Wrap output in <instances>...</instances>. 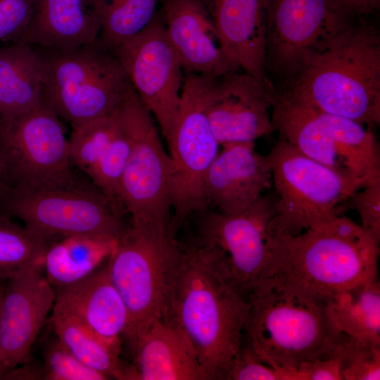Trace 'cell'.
Wrapping results in <instances>:
<instances>
[{
	"label": "cell",
	"mask_w": 380,
	"mask_h": 380,
	"mask_svg": "<svg viewBox=\"0 0 380 380\" xmlns=\"http://www.w3.org/2000/svg\"><path fill=\"white\" fill-rule=\"evenodd\" d=\"M248 303L220 274L205 251L182 247L165 317L192 343L210 380H226L239 349Z\"/></svg>",
	"instance_id": "6da1fadb"
},
{
	"label": "cell",
	"mask_w": 380,
	"mask_h": 380,
	"mask_svg": "<svg viewBox=\"0 0 380 380\" xmlns=\"http://www.w3.org/2000/svg\"><path fill=\"white\" fill-rule=\"evenodd\" d=\"M327 298L268 277L247 299L243 336L263 362L297 372L303 362L329 356L342 338L330 318Z\"/></svg>",
	"instance_id": "7a4b0ae2"
},
{
	"label": "cell",
	"mask_w": 380,
	"mask_h": 380,
	"mask_svg": "<svg viewBox=\"0 0 380 380\" xmlns=\"http://www.w3.org/2000/svg\"><path fill=\"white\" fill-rule=\"evenodd\" d=\"M357 16L308 64L288 96L369 127L380 124V33Z\"/></svg>",
	"instance_id": "3957f363"
},
{
	"label": "cell",
	"mask_w": 380,
	"mask_h": 380,
	"mask_svg": "<svg viewBox=\"0 0 380 380\" xmlns=\"http://www.w3.org/2000/svg\"><path fill=\"white\" fill-rule=\"evenodd\" d=\"M379 242L362 225L336 215L296 236H277L270 276L329 297L378 279Z\"/></svg>",
	"instance_id": "277c9868"
},
{
	"label": "cell",
	"mask_w": 380,
	"mask_h": 380,
	"mask_svg": "<svg viewBox=\"0 0 380 380\" xmlns=\"http://www.w3.org/2000/svg\"><path fill=\"white\" fill-rule=\"evenodd\" d=\"M271 119L279 138L302 154L364 186L380 178V155L372 127L277 96Z\"/></svg>",
	"instance_id": "5b68a950"
},
{
	"label": "cell",
	"mask_w": 380,
	"mask_h": 380,
	"mask_svg": "<svg viewBox=\"0 0 380 380\" xmlns=\"http://www.w3.org/2000/svg\"><path fill=\"white\" fill-rule=\"evenodd\" d=\"M181 253L175 236L131 224L108 260L110 277L127 310L124 338L132 353L148 327L165 317Z\"/></svg>",
	"instance_id": "8992f818"
},
{
	"label": "cell",
	"mask_w": 380,
	"mask_h": 380,
	"mask_svg": "<svg viewBox=\"0 0 380 380\" xmlns=\"http://www.w3.org/2000/svg\"><path fill=\"white\" fill-rule=\"evenodd\" d=\"M37 49L46 98L72 128L114 115L132 88L117 56L97 41L70 50Z\"/></svg>",
	"instance_id": "52a82bcc"
},
{
	"label": "cell",
	"mask_w": 380,
	"mask_h": 380,
	"mask_svg": "<svg viewBox=\"0 0 380 380\" xmlns=\"http://www.w3.org/2000/svg\"><path fill=\"white\" fill-rule=\"evenodd\" d=\"M359 15L341 0H266L265 72L277 94Z\"/></svg>",
	"instance_id": "ba28073f"
},
{
	"label": "cell",
	"mask_w": 380,
	"mask_h": 380,
	"mask_svg": "<svg viewBox=\"0 0 380 380\" xmlns=\"http://www.w3.org/2000/svg\"><path fill=\"white\" fill-rule=\"evenodd\" d=\"M274 201L272 191L239 213L208 210L198 216L194 243L204 249L220 274L246 301L272 271L277 236L270 223Z\"/></svg>",
	"instance_id": "9c48e42d"
},
{
	"label": "cell",
	"mask_w": 380,
	"mask_h": 380,
	"mask_svg": "<svg viewBox=\"0 0 380 380\" xmlns=\"http://www.w3.org/2000/svg\"><path fill=\"white\" fill-rule=\"evenodd\" d=\"M268 156L275 200L270 229L276 236H296L339 215L341 204L364 186L281 138Z\"/></svg>",
	"instance_id": "30bf717a"
},
{
	"label": "cell",
	"mask_w": 380,
	"mask_h": 380,
	"mask_svg": "<svg viewBox=\"0 0 380 380\" xmlns=\"http://www.w3.org/2000/svg\"><path fill=\"white\" fill-rule=\"evenodd\" d=\"M115 114L131 146L120 187L122 209L131 224L172 235L170 160L154 118L132 87Z\"/></svg>",
	"instance_id": "8fae6325"
},
{
	"label": "cell",
	"mask_w": 380,
	"mask_h": 380,
	"mask_svg": "<svg viewBox=\"0 0 380 380\" xmlns=\"http://www.w3.org/2000/svg\"><path fill=\"white\" fill-rule=\"evenodd\" d=\"M211 77L188 73L183 78L177 120L167 143L172 235L189 218L208 210L204 179L220 149L206 112Z\"/></svg>",
	"instance_id": "7c38bea8"
},
{
	"label": "cell",
	"mask_w": 380,
	"mask_h": 380,
	"mask_svg": "<svg viewBox=\"0 0 380 380\" xmlns=\"http://www.w3.org/2000/svg\"><path fill=\"white\" fill-rule=\"evenodd\" d=\"M2 214L52 241L75 235L119 239L126 228L99 191L75 184L46 188L11 187L0 205Z\"/></svg>",
	"instance_id": "4fadbf2b"
},
{
	"label": "cell",
	"mask_w": 380,
	"mask_h": 380,
	"mask_svg": "<svg viewBox=\"0 0 380 380\" xmlns=\"http://www.w3.org/2000/svg\"><path fill=\"white\" fill-rule=\"evenodd\" d=\"M0 152L12 187L77 184L63 125L46 98L25 113L8 120L0 119Z\"/></svg>",
	"instance_id": "5bb4252c"
},
{
	"label": "cell",
	"mask_w": 380,
	"mask_h": 380,
	"mask_svg": "<svg viewBox=\"0 0 380 380\" xmlns=\"http://www.w3.org/2000/svg\"><path fill=\"white\" fill-rule=\"evenodd\" d=\"M113 52L167 144L177 120L183 68L167 37L160 11L142 32Z\"/></svg>",
	"instance_id": "9a60e30c"
},
{
	"label": "cell",
	"mask_w": 380,
	"mask_h": 380,
	"mask_svg": "<svg viewBox=\"0 0 380 380\" xmlns=\"http://www.w3.org/2000/svg\"><path fill=\"white\" fill-rule=\"evenodd\" d=\"M276 99L277 93L272 83L243 70L212 77L206 112L220 146L255 141L274 132L270 110Z\"/></svg>",
	"instance_id": "2e32d148"
},
{
	"label": "cell",
	"mask_w": 380,
	"mask_h": 380,
	"mask_svg": "<svg viewBox=\"0 0 380 380\" xmlns=\"http://www.w3.org/2000/svg\"><path fill=\"white\" fill-rule=\"evenodd\" d=\"M55 298L42 269L18 270L6 279L0 310V365L6 371L30 362Z\"/></svg>",
	"instance_id": "e0dca14e"
},
{
	"label": "cell",
	"mask_w": 380,
	"mask_h": 380,
	"mask_svg": "<svg viewBox=\"0 0 380 380\" xmlns=\"http://www.w3.org/2000/svg\"><path fill=\"white\" fill-rule=\"evenodd\" d=\"M204 179L208 210L239 213L255 203L272 185L268 154L255 148L254 141L222 145Z\"/></svg>",
	"instance_id": "ac0fdd59"
},
{
	"label": "cell",
	"mask_w": 380,
	"mask_h": 380,
	"mask_svg": "<svg viewBox=\"0 0 380 380\" xmlns=\"http://www.w3.org/2000/svg\"><path fill=\"white\" fill-rule=\"evenodd\" d=\"M167 37L186 74L218 77L241 70L227 58L201 0H160Z\"/></svg>",
	"instance_id": "d6986e66"
},
{
	"label": "cell",
	"mask_w": 380,
	"mask_h": 380,
	"mask_svg": "<svg viewBox=\"0 0 380 380\" xmlns=\"http://www.w3.org/2000/svg\"><path fill=\"white\" fill-rule=\"evenodd\" d=\"M108 260L83 279L55 289L52 310L75 318L107 344L120 351L129 316L110 277Z\"/></svg>",
	"instance_id": "ffe728a7"
},
{
	"label": "cell",
	"mask_w": 380,
	"mask_h": 380,
	"mask_svg": "<svg viewBox=\"0 0 380 380\" xmlns=\"http://www.w3.org/2000/svg\"><path fill=\"white\" fill-rule=\"evenodd\" d=\"M229 60L265 82L266 0H201ZM271 83V82H270Z\"/></svg>",
	"instance_id": "44dd1931"
},
{
	"label": "cell",
	"mask_w": 380,
	"mask_h": 380,
	"mask_svg": "<svg viewBox=\"0 0 380 380\" xmlns=\"http://www.w3.org/2000/svg\"><path fill=\"white\" fill-rule=\"evenodd\" d=\"M127 379L210 380L185 334L165 319L153 323L138 341Z\"/></svg>",
	"instance_id": "7402d4cb"
},
{
	"label": "cell",
	"mask_w": 380,
	"mask_h": 380,
	"mask_svg": "<svg viewBox=\"0 0 380 380\" xmlns=\"http://www.w3.org/2000/svg\"><path fill=\"white\" fill-rule=\"evenodd\" d=\"M99 2L32 0L30 20L19 41L58 50L96 42L101 27Z\"/></svg>",
	"instance_id": "603a6c76"
},
{
	"label": "cell",
	"mask_w": 380,
	"mask_h": 380,
	"mask_svg": "<svg viewBox=\"0 0 380 380\" xmlns=\"http://www.w3.org/2000/svg\"><path fill=\"white\" fill-rule=\"evenodd\" d=\"M46 98L42 58L23 42L0 46V119L8 120L39 106Z\"/></svg>",
	"instance_id": "cb8c5ba5"
},
{
	"label": "cell",
	"mask_w": 380,
	"mask_h": 380,
	"mask_svg": "<svg viewBox=\"0 0 380 380\" xmlns=\"http://www.w3.org/2000/svg\"><path fill=\"white\" fill-rule=\"evenodd\" d=\"M118 240L84 234L52 241L44 255L43 273L54 289L75 284L107 261Z\"/></svg>",
	"instance_id": "d4e9b609"
},
{
	"label": "cell",
	"mask_w": 380,
	"mask_h": 380,
	"mask_svg": "<svg viewBox=\"0 0 380 380\" xmlns=\"http://www.w3.org/2000/svg\"><path fill=\"white\" fill-rule=\"evenodd\" d=\"M330 318L339 332L380 346V283L375 280L327 298Z\"/></svg>",
	"instance_id": "484cf974"
},
{
	"label": "cell",
	"mask_w": 380,
	"mask_h": 380,
	"mask_svg": "<svg viewBox=\"0 0 380 380\" xmlns=\"http://www.w3.org/2000/svg\"><path fill=\"white\" fill-rule=\"evenodd\" d=\"M56 337L79 361L105 376L126 379L127 367L111 347L75 318L52 312L50 319Z\"/></svg>",
	"instance_id": "4316f807"
},
{
	"label": "cell",
	"mask_w": 380,
	"mask_h": 380,
	"mask_svg": "<svg viewBox=\"0 0 380 380\" xmlns=\"http://www.w3.org/2000/svg\"><path fill=\"white\" fill-rule=\"evenodd\" d=\"M160 0H100L101 27L97 42L113 51L151 23Z\"/></svg>",
	"instance_id": "83f0119b"
},
{
	"label": "cell",
	"mask_w": 380,
	"mask_h": 380,
	"mask_svg": "<svg viewBox=\"0 0 380 380\" xmlns=\"http://www.w3.org/2000/svg\"><path fill=\"white\" fill-rule=\"evenodd\" d=\"M51 241L0 214V270L8 279L18 270L42 269L44 255Z\"/></svg>",
	"instance_id": "f1b7e54d"
},
{
	"label": "cell",
	"mask_w": 380,
	"mask_h": 380,
	"mask_svg": "<svg viewBox=\"0 0 380 380\" xmlns=\"http://www.w3.org/2000/svg\"><path fill=\"white\" fill-rule=\"evenodd\" d=\"M120 128L115 113L72 128L68 139L71 164L86 173L104 153Z\"/></svg>",
	"instance_id": "f546056e"
},
{
	"label": "cell",
	"mask_w": 380,
	"mask_h": 380,
	"mask_svg": "<svg viewBox=\"0 0 380 380\" xmlns=\"http://www.w3.org/2000/svg\"><path fill=\"white\" fill-rule=\"evenodd\" d=\"M120 126L118 132L104 153L86 174L91 179L113 209L120 216L123 211L120 201L121 182L131 146L120 124Z\"/></svg>",
	"instance_id": "4dcf8cb0"
},
{
	"label": "cell",
	"mask_w": 380,
	"mask_h": 380,
	"mask_svg": "<svg viewBox=\"0 0 380 380\" xmlns=\"http://www.w3.org/2000/svg\"><path fill=\"white\" fill-rule=\"evenodd\" d=\"M334 353L339 360L342 380L380 379V346L343 333Z\"/></svg>",
	"instance_id": "1f68e13d"
},
{
	"label": "cell",
	"mask_w": 380,
	"mask_h": 380,
	"mask_svg": "<svg viewBox=\"0 0 380 380\" xmlns=\"http://www.w3.org/2000/svg\"><path fill=\"white\" fill-rule=\"evenodd\" d=\"M42 379L46 380H105L108 378L79 361L56 337L45 348Z\"/></svg>",
	"instance_id": "d6a6232c"
},
{
	"label": "cell",
	"mask_w": 380,
	"mask_h": 380,
	"mask_svg": "<svg viewBox=\"0 0 380 380\" xmlns=\"http://www.w3.org/2000/svg\"><path fill=\"white\" fill-rule=\"evenodd\" d=\"M226 380H300L298 372L274 367L263 362L243 335L241 346L229 364Z\"/></svg>",
	"instance_id": "836d02e7"
},
{
	"label": "cell",
	"mask_w": 380,
	"mask_h": 380,
	"mask_svg": "<svg viewBox=\"0 0 380 380\" xmlns=\"http://www.w3.org/2000/svg\"><path fill=\"white\" fill-rule=\"evenodd\" d=\"M345 204L357 212L361 225L380 241V178L353 192Z\"/></svg>",
	"instance_id": "e575fe53"
},
{
	"label": "cell",
	"mask_w": 380,
	"mask_h": 380,
	"mask_svg": "<svg viewBox=\"0 0 380 380\" xmlns=\"http://www.w3.org/2000/svg\"><path fill=\"white\" fill-rule=\"evenodd\" d=\"M32 11V0H0V42H18Z\"/></svg>",
	"instance_id": "d590c367"
},
{
	"label": "cell",
	"mask_w": 380,
	"mask_h": 380,
	"mask_svg": "<svg viewBox=\"0 0 380 380\" xmlns=\"http://www.w3.org/2000/svg\"><path fill=\"white\" fill-rule=\"evenodd\" d=\"M297 372L300 380H342L339 360L334 351L327 357L302 363Z\"/></svg>",
	"instance_id": "8d00e7d4"
},
{
	"label": "cell",
	"mask_w": 380,
	"mask_h": 380,
	"mask_svg": "<svg viewBox=\"0 0 380 380\" xmlns=\"http://www.w3.org/2000/svg\"><path fill=\"white\" fill-rule=\"evenodd\" d=\"M356 13L374 16L380 8V0H341Z\"/></svg>",
	"instance_id": "74e56055"
},
{
	"label": "cell",
	"mask_w": 380,
	"mask_h": 380,
	"mask_svg": "<svg viewBox=\"0 0 380 380\" xmlns=\"http://www.w3.org/2000/svg\"><path fill=\"white\" fill-rule=\"evenodd\" d=\"M11 187L8 181L4 161L0 152V205Z\"/></svg>",
	"instance_id": "f35d334b"
},
{
	"label": "cell",
	"mask_w": 380,
	"mask_h": 380,
	"mask_svg": "<svg viewBox=\"0 0 380 380\" xmlns=\"http://www.w3.org/2000/svg\"><path fill=\"white\" fill-rule=\"evenodd\" d=\"M5 281L6 280L4 279H0V310L4 293Z\"/></svg>",
	"instance_id": "ab89813d"
},
{
	"label": "cell",
	"mask_w": 380,
	"mask_h": 380,
	"mask_svg": "<svg viewBox=\"0 0 380 380\" xmlns=\"http://www.w3.org/2000/svg\"><path fill=\"white\" fill-rule=\"evenodd\" d=\"M5 372L6 370L4 369V368L0 365V379H2Z\"/></svg>",
	"instance_id": "60d3db41"
},
{
	"label": "cell",
	"mask_w": 380,
	"mask_h": 380,
	"mask_svg": "<svg viewBox=\"0 0 380 380\" xmlns=\"http://www.w3.org/2000/svg\"><path fill=\"white\" fill-rule=\"evenodd\" d=\"M0 279L6 280L7 279L6 276L0 270Z\"/></svg>",
	"instance_id": "b9f144b4"
}]
</instances>
